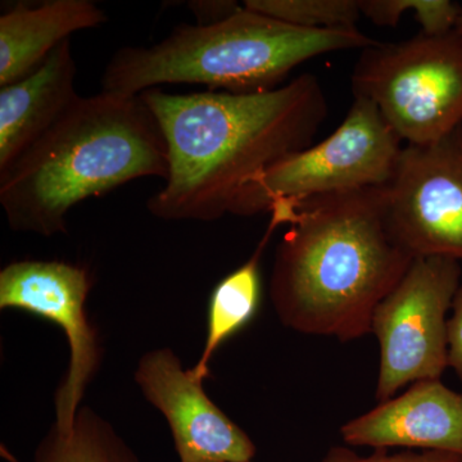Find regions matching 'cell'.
Wrapping results in <instances>:
<instances>
[{"mask_svg":"<svg viewBox=\"0 0 462 462\" xmlns=\"http://www.w3.org/2000/svg\"><path fill=\"white\" fill-rule=\"evenodd\" d=\"M134 378L169 422L180 462H251L256 455L248 434L209 400L172 349L143 355Z\"/></svg>","mask_w":462,"mask_h":462,"instance_id":"obj_10","label":"cell"},{"mask_svg":"<svg viewBox=\"0 0 462 462\" xmlns=\"http://www.w3.org/2000/svg\"><path fill=\"white\" fill-rule=\"evenodd\" d=\"M447 364L462 382V284L452 302V316L447 321Z\"/></svg>","mask_w":462,"mask_h":462,"instance_id":"obj_19","label":"cell"},{"mask_svg":"<svg viewBox=\"0 0 462 462\" xmlns=\"http://www.w3.org/2000/svg\"><path fill=\"white\" fill-rule=\"evenodd\" d=\"M33 462H141L106 419L81 407L71 430L51 427L35 451Z\"/></svg>","mask_w":462,"mask_h":462,"instance_id":"obj_15","label":"cell"},{"mask_svg":"<svg viewBox=\"0 0 462 462\" xmlns=\"http://www.w3.org/2000/svg\"><path fill=\"white\" fill-rule=\"evenodd\" d=\"M167 176L165 138L142 97L100 91L79 97L0 173V205L12 230L50 238L67 233V215L83 200Z\"/></svg>","mask_w":462,"mask_h":462,"instance_id":"obj_3","label":"cell"},{"mask_svg":"<svg viewBox=\"0 0 462 462\" xmlns=\"http://www.w3.org/2000/svg\"><path fill=\"white\" fill-rule=\"evenodd\" d=\"M376 42L357 27L300 29L242 5L214 25H179L157 44L121 48L103 72L102 91L141 96L161 85L199 84L211 91L263 93L282 87L311 58Z\"/></svg>","mask_w":462,"mask_h":462,"instance_id":"obj_4","label":"cell"},{"mask_svg":"<svg viewBox=\"0 0 462 462\" xmlns=\"http://www.w3.org/2000/svg\"><path fill=\"white\" fill-rule=\"evenodd\" d=\"M243 5L307 30L349 29L363 17L358 0H245Z\"/></svg>","mask_w":462,"mask_h":462,"instance_id":"obj_16","label":"cell"},{"mask_svg":"<svg viewBox=\"0 0 462 462\" xmlns=\"http://www.w3.org/2000/svg\"><path fill=\"white\" fill-rule=\"evenodd\" d=\"M242 7L230 0H196L189 3V8L199 21V25H214L226 20Z\"/></svg>","mask_w":462,"mask_h":462,"instance_id":"obj_20","label":"cell"},{"mask_svg":"<svg viewBox=\"0 0 462 462\" xmlns=\"http://www.w3.org/2000/svg\"><path fill=\"white\" fill-rule=\"evenodd\" d=\"M351 81L402 142L431 144L462 126V35L376 42L361 51Z\"/></svg>","mask_w":462,"mask_h":462,"instance_id":"obj_5","label":"cell"},{"mask_svg":"<svg viewBox=\"0 0 462 462\" xmlns=\"http://www.w3.org/2000/svg\"><path fill=\"white\" fill-rule=\"evenodd\" d=\"M322 462H462V456L439 451H404L388 454L387 449H376L373 455L358 456L346 448H333Z\"/></svg>","mask_w":462,"mask_h":462,"instance_id":"obj_18","label":"cell"},{"mask_svg":"<svg viewBox=\"0 0 462 462\" xmlns=\"http://www.w3.org/2000/svg\"><path fill=\"white\" fill-rule=\"evenodd\" d=\"M71 41L51 51L41 67L0 87V173L39 141L79 98Z\"/></svg>","mask_w":462,"mask_h":462,"instance_id":"obj_12","label":"cell"},{"mask_svg":"<svg viewBox=\"0 0 462 462\" xmlns=\"http://www.w3.org/2000/svg\"><path fill=\"white\" fill-rule=\"evenodd\" d=\"M351 446L392 447L462 456V394L439 379L420 380L340 428Z\"/></svg>","mask_w":462,"mask_h":462,"instance_id":"obj_11","label":"cell"},{"mask_svg":"<svg viewBox=\"0 0 462 462\" xmlns=\"http://www.w3.org/2000/svg\"><path fill=\"white\" fill-rule=\"evenodd\" d=\"M461 272L452 258H413L396 288L376 307L372 333L380 346L379 403L404 385L439 379L448 367L446 316L460 288Z\"/></svg>","mask_w":462,"mask_h":462,"instance_id":"obj_7","label":"cell"},{"mask_svg":"<svg viewBox=\"0 0 462 462\" xmlns=\"http://www.w3.org/2000/svg\"><path fill=\"white\" fill-rule=\"evenodd\" d=\"M456 32H457L458 33H461V35H462V9H461L460 17H458L457 26H456Z\"/></svg>","mask_w":462,"mask_h":462,"instance_id":"obj_21","label":"cell"},{"mask_svg":"<svg viewBox=\"0 0 462 462\" xmlns=\"http://www.w3.org/2000/svg\"><path fill=\"white\" fill-rule=\"evenodd\" d=\"M89 273L62 261H17L0 272V309H17L53 321L69 346V370L56 393L54 427L69 431L102 360L97 330L88 320Z\"/></svg>","mask_w":462,"mask_h":462,"instance_id":"obj_9","label":"cell"},{"mask_svg":"<svg viewBox=\"0 0 462 462\" xmlns=\"http://www.w3.org/2000/svg\"><path fill=\"white\" fill-rule=\"evenodd\" d=\"M402 149V139L372 100L355 97L336 132L257 173L240 191L230 214H269L278 202L297 207L318 197L384 187L393 178Z\"/></svg>","mask_w":462,"mask_h":462,"instance_id":"obj_6","label":"cell"},{"mask_svg":"<svg viewBox=\"0 0 462 462\" xmlns=\"http://www.w3.org/2000/svg\"><path fill=\"white\" fill-rule=\"evenodd\" d=\"M384 191L388 229L413 258L462 261V126L427 145L407 144Z\"/></svg>","mask_w":462,"mask_h":462,"instance_id":"obj_8","label":"cell"},{"mask_svg":"<svg viewBox=\"0 0 462 462\" xmlns=\"http://www.w3.org/2000/svg\"><path fill=\"white\" fill-rule=\"evenodd\" d=\"M107 20L106 12L90 0L14 5L0 16V87L32 74L72 33Z\"/></svg>","mask_w":462,"mask_h":462,"instance_id":"obj_13","label":"cell"},{"mask_svg":"<svg viewBox=\"0 0 462 462\" xmlns=\"http://www.w3.org/2000/svg\"><path fill=\"white\" fill-rule=\"evenodd\" d=\"M141 97L166 142L169 176L147 200L149 214L165 221L209 223L230 214L252 178L312 145L329 109L311 74L263 93L154 88Z\"/></svg>","mask_w":462,"mask_h":462,"instance_id":"obj_1","label":"cell"},{"mask_svg":"<svg viewBox=\"0 0 462 462\" xmlns=\"http://www.w3.org/2000/svg\"><path fill=\"white\" fill-rule=\"evenodd\" d=\"M288 225L270 281L282 324L340 342L372 333L374 311L413 261L388 229L383 187L306 200Z\"/></svg>","mask_w":462,"mask_h":462,"instance_id":"obj_2","label":"cell"},{"mask_svg":"<svg viewBox=\"0 0 462 462\" xmlns=\"http://www.w3.org/2000/svg\"><path fill=\"white\" fill-rule=\"evenodd\" d=\"M270 215L272 220L254 254L247 263L218 282L217 287L212 291L209 298L205 348L199 363L193 369H189L190 375L197 382L203 383L208 376L209 363L218 346L245 327L256 314L261 298V257L272 239L273 231L291 221V211L285 206H275L270 211Z\"/></svg>","mask_w":462,"mask_h":462,"instance_id":"obj_14","label":"cell"},{"mask_svg":"<svg viewBox=\"0 0 462 462\" xmlns=\"http://www.w3.org/2000/svg\"><path fill=\"white\" fill-rule=\"evenodd\" d=\"M361 14L382 27H396L406 12L421 26L425 35L455 32L462 5L452 0H358Z\"/></svg>","mask_w":462,"mask_h":462,"instance_id":"obj_17","label":"cell"}]
</instances>
